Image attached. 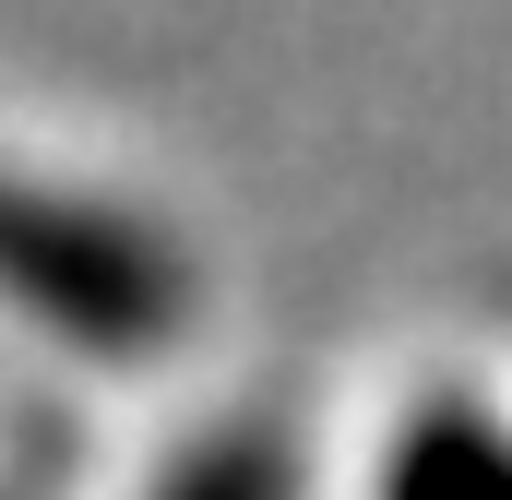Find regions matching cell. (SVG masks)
Returning <instances> with one entry per match:
<instances>
[{
  "instance_id": "cell-3",
  "label": "cell",
  "mask_w": 512,
  "mask_h": 500,
  "mask_svg": "<svg viewBox=\"0 0 512 500\" xmlns=\"http://www.w3.org/2000/svg\"><path fill=\"white\" fill-rule=\"evenodd\" d=\"M155 500H286V441L274 429H215V441H191L167 465Z\"/></svg>"
},
{
  "instance_id": "cell-4",
  "label": "cell",
  "mask_w": 512,
  "mask_h": 500,
  "mask_svg": "<svg viewBox=\"0 0 512 500\" xmlns=\"http://www.w3.org/2000/svg\"><path fill=\"white\" fill-rule=\"evenodd\" d=\"M0 500H36V489H0Z\"/></svg>"
},
{
  "instance_id": "cell-1",
  "label": "cell",
  "mask_w": 512,
  "mask_h": 500,
  "mask_svg": "<svg viewBox=\"0 0 512 500\" xmlns=\"http://www.w3.org/2000/svg\"><path fill=\"white\" fill-rule=\"evenodd\" d=\"M0 298L36 310L72 346H155L179 322V262L131 215H96L72 191L0 179Z\"/></svg>"
},
{
  "instance_id": "cell-2",
  "label": "cell",
  "mask_w": 512,
  "mask_h": 500,
  "mask_svg": "<svg viewBox=\"0 0 512 500\" xmlns=\"http://www.w3.org/2000/svg\"><path fill=\"white\" fill-rule=\"evenodd\" d=\"M382 500H512V429L489 405H417L382 453Z\"/></svg>"
}]
</instances>
